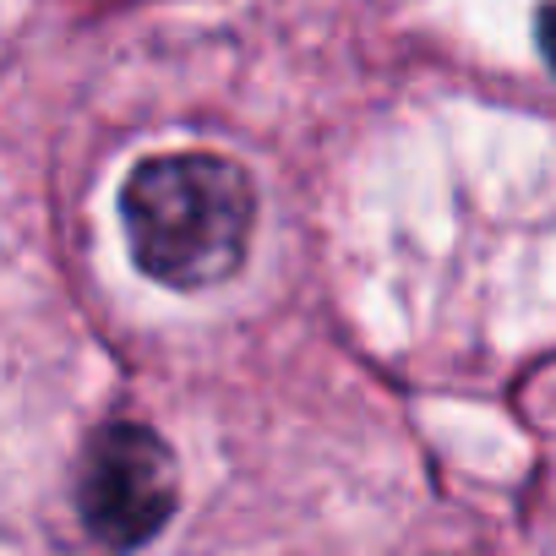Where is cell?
<instances>
[{
  "instance_id": "cell-1",
  "label": "cell",
  "mask_w": 556,
  "mask_h": 556,
  "mask_svg": "<svg viewBox=\"0 0 556 556\" xmlns=\"http://www.w3.org/2000/svg\"><path fill=\"white\" fill-rule=\"evenodd\" d=\"M131 256L169 290H207L245 256L256 191L240 164L218 153H159L121 186Z\"/></svg>"
},
{
  "instance_id": "cell-2",
  "label": "cell",
  "mask_w": 556,
  "mask_h": 556,
  "mask_svg": "<svg viewBox=\"0 0 556 556\" xmlns=\"http://www.w3.org/2000/svg\"><path fill=\"white\" fill-rule=\"evenodd\" d=\"M175 458L142 420H110L88 453L77 480V513L104 545H148L175 513Z\"/></svg>"
},
{
  "instance_id": "cell-3",
  "label": "cell",
  "mask_w": 556,
  "mask_h": 556,
  "mask_svg": "<svg viewBox=\"0 0 556 556\" xmlns=\"http://www.w3.org/2000/svg\"><path fill=\"white\" fill-rule=\"evenodd\" d=\"M534 34H540V55H545V61H551V72H556V0H545V7H540Z\"/></svg>"
}]
</instances>
